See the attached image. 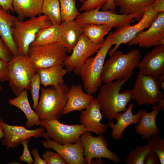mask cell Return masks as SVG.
<instances>
[{"mask_svg":"<svg viewBox=\"0 0 164 164\" xmlns=\"http://www.w3.org/2000/svg\"><path fill=\"white\" fill-rule=\"evenodd\" d=\"M12 2V0H0V6L5 11L14 12Z\"/></svg>","mask_w":164,"mask_h":164,"instance_id":"obj_43","label":"cell"},{"mask_svg":"<svg viewBox=\"0 0 164 164\" xmlns=\"http://www.w3.org/2000/svg\"><path fill=\"white\" fill-rule=\"evenodd\" d=\"M62 21L74 20L80 14L75 0H59Z\"/></svg>","mask_w":164,"mask_h":164,"instance_id":"obj_32","label":"cell"},{"mask_svg":"<svg viewBox=\"0 0 164 164\" xmlns=\"http://www.w3.org/2000/svg\"><path fill=\"white\" fill-rule=\"evenodd\" d=\"M114 0H108L101 6L102 11H110L117 13V12L115 10L116 7L114 4Z\"/></svg>","mask_w":164,"mask_h":164,"instance_id":"obj_44","label":"cell"},{"mask_svg":"<svg viewBox=\"0 0 164 164\" xmlns=\"http://www.w3.org/2000/svg\"><path fill=\"white\" fill-rule=\"evenodd\" d=\"M9 63L8 80L12 92L18 96L24 90H30L36 71L28 56L12 55Z\"/></svg>","mask_w":164,"mask_h":164,"instance_id":"obj_6","label":"cell"},{"mask_svg":"<svg viewBox=\"0 0 164 164\" xmlns=\"http://www.w3.org/2000/svg\"><path fill=\"white\" fill-rule=\"evenodd\" d=\"M15 17L0 6V36L12 55L17 54L16 47L13 41L12 28Z\"/></svg>","mask_w":164,"mask_h":164,"instance_id":"obj_23","label":"cell"},{"mask_svg":"<svg viewBox=\"0 0 164 164\" xmlns=\"http://www.w3.org/2000/svg\"><path fill=\"white\" fill-rule=\"evenodd\" d=\"M128 44L146 48L164 44V12L159 13L149 29L140 32Z\"/></svg>","mask_w":164,"mask_h":164,"instance_id":"obj_15","label":"cell"},{"mask_svg":"<svg viewBox=\"0 0 164 164\" xmlns=\"http://www.w3.org/2000/svg\"><path fill=\"white\" fill-rule=\"evenodd\" d=\"M69 87L65 84L56 87H40V96L35 111L40 120H58L63 114Z\"/></svg>","mask_w":164,"mask_h":164,"instance_id":"obj_5","label":"cell"},{"mask_svg":"<svg viewBox=\"0 0 164 164\" xmlns=\"http://www.w3.org/2000/svg\"><path fill=\"white\" fill-rule=\"evenodd\" d=\"M128 79H120L101 85L97 99L101 111L105 117L111 121L116 115L125 111L128 104L132 99V90L120 92L123 86Z\"/></svg>","mask_w":164,"mask_h":164,"instance_id":"obj_1","label":"cell"},{"mask_svg":"<svg viewBox=\"0 0 164 164\" xmlns=\"http://www.w3.org/2000/svg\"><path fill=\"white\" fill-rule=\"evenodd\" d=\"M0 125L5 133V136L1 140L2 144L8 149L14 148L19 146L23 140H30L31 137L37 138L43 137L45 130L42 127L28 130L22 126L10 125L5 123L1 118L0 119Z\"/></svg>","mask_w":164,"mask_h":164,"instance_id":"obj_14","label":"cell"},{"mask_svg":"<svg viewBox=\"0 0 164 164\" xmlns=\"http://www.w3.org/2000/svg\"><path fill=\"white\" fill-rule=\"evenodd\" d=\"M46 149H51L59 153L68 164H84L86 163L84 157V149L80 138L73 143L59 144L47 138L42 140Z\"/></svg>","mask_w":164,"mask_h":164,"instance_id":"obj_16","label":"cell"},{"mask_svg":"<svg viewBox=\"0 0 164 164\" xmlns=\"http://www.w3.org/2000/svg\"><path fill=\"white\" fill-rule=\"evenodd\" d=\"M67 49L59 42L38 46H30L28 56L36 71L62 64L67 56Z\"/></svg>","mask_w":164,"mask_h":164,"instance_id":"obj_7","label":"cell"},{"mask_svg":"<svg viewBox=\"0 0 164 164\" xmlns=\"http://www.w3.org/2000/svg\"><path fill=\"white\" fill-rule=\"evenodd\" d=\"M97 98H94L84 111H81L80 114V121L87 131L96 134L102 135L107 131L108 125L100 122L103 117Z\"/></svg>","mask_w":164,"mask_h":164,"instance_id":"obj_18","label":"cell"},{"mask_svg":"<svg viewBox=\"0 0 164 164\" xmlns=\"http://www.w3.org/2000/svg\"><path fill=\"white\" fill-rule=\"evenodd\" d=\"M152 150L149 143L143 146L138 145L125 157V162L127 164H144L147 155Z\"/></svg>","mask_w":164,"mask_h":164,"instance_id":"obj_31","label":"cell"},{"mask_svg":"<svg viewBox=\"0 0 164 164\" xmlns=\"http://www.w3.org/2000/svg\"><path fill=\"white\" fill-rule=\"evenodd\" d=\"M42 157L46 164H67V162L58 153L47 150Z\"/></svg>","mask_w":164,"mask_h":164,"instance_id":"obj_35","label":"cell"},{"mask_svg":"<svg viewBox=\"0 0 164 164\" xmlns=\"http://www.w3.org/2000/svg\"><path fill=\"white\" fill-rule=\"evenodd\" d=\"M43 0H12V5L14 12L20 20L31 18L41 13Z\"/></svg>","mask_w":164,"mask_h":164,"instance_id":"obj_27","label":"cell"},{"mask_svg":"<svg viewBox=\"0 0 164 164\" xmlns=\"http://www.w3.org/2000/svg\"><path fill=\"white\" fill-rule=\"evenodd\" d=\"M155 0H114L115 7L119 8L121 14L135 16V19L139 20L143 16L145 9Z\"/></svg>","mask_w":164,"mask_h":164,"instance_id":"obj_26","label":"cell"},{"mask_svg":"<svg viewBox=\"0 0 164 164\" xmlns=\"http://www.w3.org/2000/svg\"><path fill=\"white\" fill-rule=\"evenodd\" d=\"M27 91L26 89L24 90L16 97L9 100L8 102L10 105L18 108L23 111L27 119L25 126L29 128L35 125H39L40 120L30 105Z\"/></svg>","mask_w":164,"mask_h":164,"instance_id":"obj_25","label":"cell"},{"mask_svg":"<svg viewBox=\"0 0 164 164\" xmlns=\"http://www.w3.org/2000/svg\"><path fill=\"white\" fill-rule=\"evenodd\" d=\"M114 44L113 32H110L94 57H90L80 69L79 75L87 93H96L102 83L101 75L108 51Z\"/></svg>","mask_w":164,"mask_h":164,"instance_id":"obj_2","label":"cell"},{"mask_svg":"<svg viewBox=\"0 0 164 164\" xmlns=\"http://www.w3.org/2000/svg\"><path fill=\"white\" fill-rule=\"evenodd\" d=\"M61 29L60 24H52L49 27L40 29L36 33L35 39L30 46L59 42Z\"/></svg>","mask_w":164,"mask_h":164,"instance_id":"obj_28","label":"cell"},{"mask_svg":"<svg viewBox=\"0 0 164 164\" xmlns=\"http://www.w3.org/2000/svg\"><path fill=\"white\" fill-rule=\"evenodd\" d=\"M108 0H87L83 3L79 9L80 12H85L102 6Z\"/></svg>","mask_w":164,"mask_h":164,"instance_id":"obj_36","label":"cell"},{"mask_svg":"<svg viewBox=\"0 0 164 164\" xmlns=\"http://www.w3.org/2000/svg\"><path fill=\"white\" fill-rule=\"evenodd\" d=\"M152 6L153 10L158 13L164 12V0H155Z\"/></svg>","mask_w":164,"mask_h":164,"instance_id":"obj_41","label":"cell"},{"mask_svg":"<svg viewBox=\"0 0 164 164\" xmlns=\"http://www.w3.org/2000/svg\"><path fill=\"white\" fill-rule=\"evenodd\" d=\"M40 85L39 76L36 72L32 80L30 89L33 102L32 107L34 110L36 109L39 102Z\"/></svg>","mask_w":164,"mask_h":164,"instance_id":"obj_34","label":"cell"},{"mask_svg":"<svg viewBox=\"0 0 164 164\" xmlns=\"http://www.w3.org/2000/svg\"><path fill=\"white\" fill-rule=\"evenodd\" d=\"M151 140H149V144L152 150L157 154L160 164L164 163V140L162 139L159 134L153 135Z\"/></svg>","mask_w":164,"mask_h":164,"instance_id":"obj_33","label":"cell"},{"mask_svg":"<svg viewBox=\"0 0 164 164\" xmlns=\"http://www.w3.org/2000/svg\"><path fill=\"white\" fill-rule=\"evenodd\" d=\"M136 67L143 74L156 78L164 73V44L155 46L140 60Z\"/></svg>","mask_w":164,"mask_h":164,"instance_id":"obj_17","label":"cell"},{"mask_svg":"<svg viewBox=\"0 0 164 164\" xmlns=\"http://www.w3.org/2000/svg\"><path fill=\"white\" fill-rule=\"evenodd\" d=\"M30 140L28 139L24 140L21 142L23 147L22 154L19 157L20 161L26 162L28 164H32L34 160L31 155L29 150L28 149V144Z\"/></svg>","mask_w":164,"mask_h":164,"instance_id":"obj_37","label":"cell"},{"mask_svg":"<svg viewBox=\"0 0 164 164\" xmlns=\"http://www.w3.org/2000/svg\"><path fill=\"white\" fill-rule=\"evenodd\" d=\"M157 104L152 105L153 110L148 112L145 110H142V114L138 124L135 128L136 132L141 136L143 139H150L152 135L159 134L160 130L156 124V118L159 110L164 109V100Z\"/></svg>","mask_w":164,"mask_h":164,"instance_id":"obj_19","label":"cell"},{"mask_svg":"<svg viewBox=\"0 0 164 164\" xmlns=\"http://www.w3.org/2000/svg\"><path fill=\"white\" fill-rule=\"evenodd\" d=\"M63 66L62 64H58L37 70L40 84L44 87L50 86L56 87L65 84L63 78L67 72Z\"/></svg>","mask_w":164,"mask_h":164,"instance_id":"obj_24","label":"cell"},{"mask_svg":"<svg viewBox=\"0 0 164 164\" xmlns=\"http://www.w3.org/2000/svg\"><path fill=\"white\" fill-rule=\"evenodd\" d=\"M110 57L105 61L101 74L104 84L116 80H129L140 60L141 54L138 49H135L125 54L121 51L116 50Z\"/></svg>","mask_w":164,"mask_h":164,"instance_id":"obj_3","label":"cell"},{"mask_svg":"<svg viewBox=\"0 0 164 164\" xmlns=\"http://www.w3.org/2000/svg\"><path fill=\"white\" fill-rule=\"evenodd\" d=\"M80 138L84 149V155L87 163L91 164L93 158L97 159L102 158L117 163L120 162L121 159L117 154L108 149V144L102 135L94 137L91 132L87 131L81 135Z\"/></svg>","mask_w":164,"mask_h":164,"instance_id":"obj_11","label":"cell"},{"mask_svg":"<svg viewBox=\"0 0 164 164\" xmlns=\"http://www.w3.org/2000/svg\"><path fill=\"white\" fill-rule=\"evenodd\" d=\"M39 125L45 128L46 132L43 135L45 139L52 138L62 145L75 143L81 135L87 131L82 125H66L55 118L40 120Z\"/></svg>","mask_w":164,"mask_h":164,"instance_id":"obj_8","label":"cell"},{"mask_svg":"<svg viewBox=\"0 0 164 164\" xmlns=\"http://www.w3.org/2000/svg\"><path fill=\"white\" fill-rule=\"evenodd\" d=\"M32 154L34 158L33 164H46L44 160L40 157L37 149L35 148L32 149Z\"/></svg>","mask_w":164,"mask_h":164,"instance_id":"obj_42","label":"cell"},{"mask_svg":"<svg viewBox=\"0 0 164 164\" xmlns=\"http://www.w3.org/2000/svg\"><path fill=\"white\" fill-rule=\"evenodd\" d=\"M8 62L0 58V81L4 82L8 80Z\"/></svg>","mask_w":164,"mask_h":164,"instance_id":"obj_39","label":"cell"},{"mask_svg":"<svg viewBox=\"0 0 164 164\" xmlns=\"http://www.w3.org/2000/svg\"><path fill=\"white\" fill-rule=\"evenodd\" d=\"M78 0L80 2H81L82 3H84V2H85V1H86L87 0Z\"/></svg>","mask_w":164,"mask_h":164,"instance_id":"obj_47","label":"cell"},{"mask_svg":"<svg viewBox=\"0 0 164 164\" xmlns=\"http://www.w3.org/2000/svg\"><path fill=\"white\" fill-rule=\"evenodd\" d=\"M133 106L132 103L130 104L126 110L123 113L121 112L115 116L116 123L114 124L112 121H109L108 127L112 129L111 136L114 140H118L122 138V133L125 129L130 125H136L140 121L142 114V110H139L135 114L132 113Z\"/></svg>","mask_w":164,"mask_h":164,"instance_id":"obj_21","label":"cell"},{"mask_svg":"<svg viewBox=\"0 0 164 164\" xmlns=\"http://www.w3.org/2000/svg\"><path fill=\"white\" fill-rule=\"evenodd\" d=\"M157 79L139 72L132 91V99L139 105L156 104L164 99Z\"/></svg>","mask_w":164,"mask_h":164,"instance_id":"obj_10","label":"cell"},{"mask_svg":"<svg viewBox=\"0 0 164 164\" xmlns=\"http://www.w3.org/2000/svg\"><path fill=\"white\" fill-rule=\"evenodd\" d=\"M94 98L92 95L84 93L80 85L72 84L69 88L67 99L63 114L85 109Z\"/></svg>","mask_w":164,"mask_h":164,"instance_id":"obj_20","label":"cell"},{"mask_svg":"<svg viewBox=\"0 0 164 164\" xmlns=\"http://www.w3.org/2000/svg\"><path fill=\"white\" fill-rule=\"evenodd\" d=\"M83 33L92 42L102 44L104 41V37L112 27L105 24H90L83 26Z\"/></svg>","mask_w":164,"mask_h":164,"instance_id":"obj_29","label":"cell"},{"mask_svg":"<svg viewBox=\"0 0 164 164\" xmlns=\"http://www.w3.org/2000/svg\"><path fill=\"white\" fill-rule=\"evenodd\" d=\"M52 23L46 15H39L26 21L15 18L12 28V38L18 55L28 56L31 44L40 29L51 26Z\"/></svg>","mask_w":164,"mask_h":164,"instance_id":"obj_4","label":"cell"},{"mask_svg":"<svg viewBox=\"0 0 164 164\" xmlns=\"http://www.w3.org/2000/svg\"><path fill=\"white\" fill-rule=\"evenodd\" d=\"M1 81H0V91H1V90H2V86H1V84H0V83H1Z\"/></svg>","mask_w":164,"mask_h":164,"instance_id":"obj_48","label":"cell"},{"mask_svg":"<svg viewBox=\"0 0 164 164\" xmlns=\"http://www.w3.org/2000/svg\"><path fill=\"white\" fill-rule=\"evenodd\" d=\"M152 4L147 7L143 16L137 23L131 26L130 25H126L113 32L114 46L112 49H110L108 51V53L110 56L117 50L121 44L128 43L138 33L151 26L158 14L153 9Z\"/></svg>","mask_w":164,"mask_h":164,"instance_id":"obj_12","label":"cell"},{"mask_svg":"<svg viewBox=\"0 0 164 164\" xmlns=\"http://www.w3.org/2000/svg\"><path fill=\"white\" fill-rule=\"evenodd\" d=\"M160 87L164 90V73L160 75L157 78Z\"/></svg>","mask_w":164,"mask_h":164,"instance_id":"obj_45","label":"cell"},{"mask_svg":"<svg viewBox=\"0 0 164 164\" xmlns=\"http://www.w3.org/2000/svg\"><path fill=\"white\" fill-rule=\"evenodd\" d=\"M102 44L93 43L83 33L73 49L71 54L67 56L62 63L67 72L73 71L75 74L79 75L81 67L86 60L97 52Z\"/></svg>","mask_w":164,"mask_h":164,"instance_id":"obj_13","label":"cell"},{"mask_svg":"<svg viewBox=\"0 0 164 164\" xmlns=\"http://www.w3.org/2000/svg\"><path fill=\"white\" fill-rule=\"evenodd\" d=\"M60 25L61 33L59 42L67 49V52H70L83 33V28L74 20L62 21Z\"/></svg>","mask_w":164,"mask_h":164,"instance_id":"obj_22","label":"cell"},{"mask_svg":"<svg viewBox=\"0 0 164 164\" xmlns=\"http://www.w3.org/2000/svg\"><path fill=\"white\" fill-rule=\"evenodd\" d=\"M41 13L46 15L52 24L60 25L62 22L59 0H43Z\"/></svg>","mask_w":164,"mask_h":164,"instance_id":"obj_30","label":"cell"},{"mask_svg":"<svg viewBox=\"0 0 164 164\" xmlns=\"http://www.w3.org/2000/svg\"><path fill=\"white\" fill-rule=\"evenodd\" d=\"M159 159L156 153L152 150L146 155L144 164H159Z\"/></svg>","mask_w":164,"mask_h":164,"instance_id":"obj_40","label":"cell"},{"mask_svg":"<svg viewBox=\"0 0 164 164\" xmlns=\"http://www.w3.org/2000/svg\"><path fill=\"white\" fill-rule=\"evenodd\" d=\"M101 6L84 12L76 17L74 20L82 26L90 24H105L116 29L134 22V15L118 14L110 11H99Z\"/></svg>","mask_w":164,"mask_h":164,"instance_id":"obj_9","label":"cell"},{"mask_svg":"<svg viewBox=\"0 0 164 164\" xmlns=\"http://www.w3.org/2000/svg\"><path fill=\"white\" fill-rule=\"evenodd\" d=\"M12 55L8 47L0 36V58L4 61L9 62Z\"/></svg>","mask_w":164,"mask_h":164,"instance_id":"obj_38","label":"cell"},{"mask_svg":"<svg viewBox=\"0 0 164 164\" xmlns=\"http://www.w3.org/2000/svg\"><path fill=\"white\" fill-rule=\"evenodd\" d=\"M5 136V133L3 128L0 125V139L3 138Z\"/></svg>","mask_w":164,"mask_h":164,"instance_id":"obj_46","label":"cell"}]
</instances>
